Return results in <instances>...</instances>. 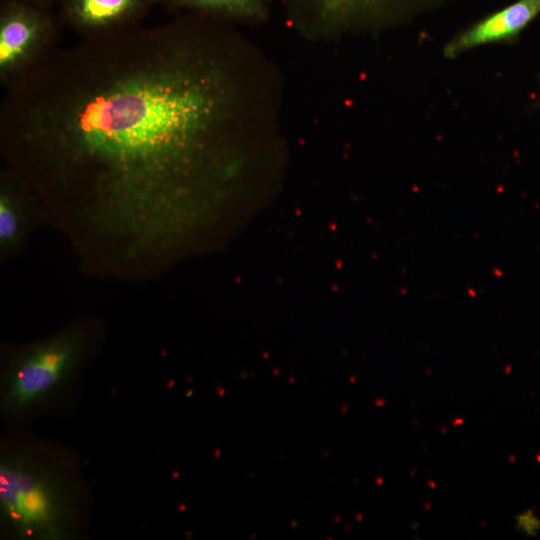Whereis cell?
Masks as SVG:
<instances>
[{
  "instance_id": "cell-5",
  "label": "cell",
  "mask_w": 540,
  "mask_h": 540,
  "mask_svg": "<svg viewBox=\"0 0 540 540\" xmlns=\"http://www.w3.org/2000/svg\"><path fill=\"white\" fill-rule=\"evenodd\" d=\"M58 21L51 9L27 0L0 6V83L7 85L47 56L58 44Z\"/></svg>"
},
{
  "instance_id": "cell-2",
  "label": "cell",
  "mask_w": 540,
  "mask_h": 540,
  "mask_svg": "<svg viewBox=\"0 0 540 540\" xmlns=\"http://www.w3.org/2000/svg\"><path fill=\"white\" fill-rule=\"evenodd\" d=\"M73 479L34 448L5 451L0 458L2 528L20 540H63L77 507Z\"/></svg>"
},
{
  "instance_id": "cell-12",
  "label": "cell",
  "mask_w": 540,
  "mask_h": 540,
  "mask_svg": "<svg viewBox=\"0 0 540 540\" xmlns=\"http://www.w3.org/2000/svg\"><path fill=\"white\" fill-rule=\"evenodd\" d=\"M163 1H164V0H162V2H163Z\"/></svg>"
},
{
  "instance_id": "cell-7",
  "label": "cell",
  "mask_w": 540,
  "mask_h": 540,
  "mask_svg": "<svg viewBox=\"0 0 540 540\" xmlns=\"http://www.w3.org/2000/svg\"><path fill=\"white\" fill-rule=\"evenodd\" d=\"M540 13V0H518L481 19L450 40L444 54L454 58L470 49L517 35Z\"/></svg>"
},
{
  "instance_id": "cell-8",
  "label": "cell",
  "mask_w": 540,
  "mask_h": 540,
  "mask_svg": "<svg viewBox=\"0 0 540 540\" xmlns=\"http://www.w3.org/2000/svg\"><path fill=\"white\" fill-rule=\"evenodd\" d=\"M171 10L197 13L232 24H261L268 20L265 0H164Z\"/></svg>"
},
{
  "instance_id": "cell-3",
  "label": "cell",
  "mask_w": 540,
  "mask_h": 540,
  "mask_svg": "<svg viewBox=\"0 0 540 540\" xmlns=\"http://www.w3.org/2000/svg\"><path fill=\"white\" fill-rule=\"evenodd\" d=\"M445 0H284L286 21L302 39L327 43L383 31Z\"/></svg>"
},
{
  "instance_id": "cell-11",
  "label": "cell",
  "mask_w": 540,
  "mask_h": 540,
  "mask_svg": "<svg viewBox=\"0 0 540 540\" xmlns=\"http://www.w3.org/2000/svg\"><path fill=\"white\" fill-rule=\"evenodd\" d=\"M39 6L51 9L55 4H58L59 0H27Z\"/></svg>"
},
{
  "instance_id": "cell-4",
  "label": "cell",
  "mask_w": 540,
  "mask_h": 540,
  "mask_svg": "<svg viewBox=\"0 0 540 540\" xmlns=\"http://www.w3.org/2000/svg\"><path fill=\"white\" fill-rule=\"evenodd\" d=\"M82 352L81 334L67 331L20 353L2 375L4 411L21 415L42 404L66 381Z\"/></svg>"
},
{
  "instance_id": "cell-10",
  "label": "cell",
  "mask_w": 540,
  "mask_h": 540,
  "mask_svg": "<svg viewBox=\"0 0 540 540\" xmlns=\"http://www.w3.org/2000/svg\"><path fill=\"white\" fill-rule=\"evenodd\" d=\"M517 529L529 536H535L540 531V519L531 510L516 516Z\"/></svg>"
},
{
  "instance_id": "cell-1",
  "label": "cell",
  "mask_w": 540,
  "mask_h": 540,
  "mask_svg": "<svg viewBox=\"0 0 540 540\" xmlns=\"http://www.w3.org/2000/svg\"><path fill=\"white\" fill-rule=\"evenodd\" d=\"M285 82L235 24L179 13L56 46L4 86L0 148L85 255L157 263L178 212L214 197L244 151L279 143Z\"/></svg>"
},
{
  "instance_id": "cell-6",
  "label": "cell",
  "mask_w": 540,
  "mask_h": 540,
  "mask_svg": "<svg viewBox=\"0 0 540 540\" xmlns=\"http://www.w3.org/2000/svg\"><path fill=\"white\" fill-rule=\"evenodd\" d=\"M162 0H59L61 19L81 38L100 36L141 24Z\"/></svg>"
},
{
  "instance_id": "cell-9",
  "label": "cell",
  "mask_w": 540,
  "mask_h": 540,
  "mask_svg": "<svg viewBox=\"0 0 540 540\" xmlns=\"http://www.w3.org/2000/svg\"><path fill=\"white\" fill-rule=\"evenodd\" d=\"M23 214L20 196L6 178L0 190V246L7 250L19 243L23 235Z\"/></svg>"
}]
</instances>
